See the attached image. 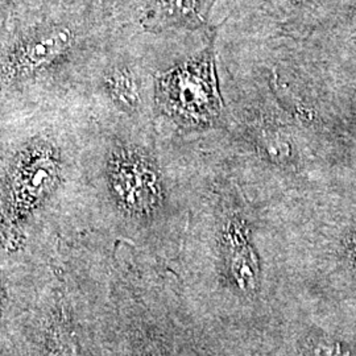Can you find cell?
I'll return each mask as SVG.
<instances>
[{
  "label": "cell",
  "instance_id": "5",
  "mask_svg": "<svg viewBox=\"0 0 356 356\" xmlns=\"http://www.w3.org/2000/svg\"><path fill=\"white\" fill-rule=\"evenodd\" d=\"M104 88L118 108L135 113L140 108L141 89L139 78L126 65L113 66L104 76Z\"/></svg>",
  "mask_w": 356,
  "mask_h": 356
},
{
  "label": "cell",
  "instance_id": "4",
  "mask_svg": "<svg viewBox=\"0 0 356 356\" xmlns=\"http://www.w3.org/2000/svg\"><path fill=\"white\" fill-rule=\"evenodd\" d=\"M76 42L74 32L67 26H51L17 41L1 65L4 83H16L38 76L65 57Z\"/></svg>",
  "mask_w": 356,
  "mask_h": 356
},
{
  "label": "cell",
  "instance_id": "2",
  "mask_svg": "<svg viewBox=\"0 0 356 356\" xmlns=\"http://www.w3.org/2000/svg\"><path fill=\"white\" fill-rule=\"evenodd\" d=\"M107 182L118 204L132 216H149L164 198V182L151 154L118 147L107 160Z\"/></svg>",
  "mask_w": 356,
  "mask_h": 356
},
{
  "label": "cell",
  "instance_id": "8",
  "mask_svg": "<svg viewBox=\"0 0 356 356\" xmlns=\"http://www.w3.org/2000/svg\"><path fill=\"white\" fill-rule=\"evenodd\" d=\"M348 254H350V259H351V263L354 264V267L356 268V235H354L348 244Z\"/></svg>",
  "mask_w": 356,
  "mask_h": 356
},
{
  "label": "cell",
  "instance_id": "7",
  "mask_svg": "<svg viewBox=\"0 0 356 356\" xmlns=\"http://www.w3.org/2000/svg\"><path fill=\"white\" fill-rule=\"evenodd\" d=\"M316 346H317L316 347V355L317 356H350L339 346H335L331 342H326L323 339L319 341Z\"/></svg>",
  "mask_w": 356,
  "mask_h": 356
},
{
  "label": "cell",
  "instance_id": "3",
  "mask_svg": "<svg viewBox=\"0 0 356 356\" xmlns=\"http://www.w3.org/2000/svg\"><path fill=\"white\" fill-rule=\"evenodd\" d=\"M63 172L61 153L47 139L28 143L10 164L6 188L15 214H24L44 201L57 186Z\"/></svg>",
  "mask_w": 356,
  "mask_h": 356
},
{
  "label": "cell",
  "instance_id": "1",
  "mask_svg": "<svg viewBox=\"0 0 356 356\" xmlns=\"http://www.w3.org/2000/svg\"><path fill=\"white\" fill-rule=\"evenodd\" d=\"M156 101L161 111L182 127L216 123L223 103L214 53L204 51L160 74L156 81Z\"/></svg>",
  "mask_w": 356,
  "mask_h": 356
},
{
  "label": "cell",
  "instance_id": "6",
  "mask_svg": "<svg viewBox=\"0 0 356 356\" xmlns=\"http://www.w3.org/2000/svg\"><path fill=\"white\" fill-rule=\"evenodd\" d=\"M206 0H153L148 20L153 26H189L202 20Z\"/></svg>",
  "mask_w": 356,
  "mask_h": 356
}]
</instances>
